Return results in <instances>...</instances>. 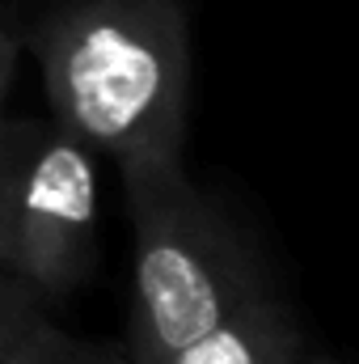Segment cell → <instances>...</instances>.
<instances>
[{
    "label": "cell",
    "instance_id": "cell-5",
    "mask_svg": "<svg viewBox=\"0 0 359 364\" xmlns=\"http://www.w3.org/2000/svg\"><path fill=\"white\" fill-rule=\"evenodd\" d=\"M0 364H127V356L97 348V343H81L64 335L51 318H43Z\"/></svg>",
    "mask_w": 359,
    "mask_h": 364
},
{
    "label": "cell",
    "instance_id": "cell-2",
    "mask_svg": "<svg viewBox=\"0 0 359 364\" xmlns=\"http://www.w3.org/2000/svg\"><path fill=\"white\" fill-rule=\"evenodd\" d=\"M136 225L127 364H161L211 331L267 275L228 212L186 178L182 161L123 166Z\"/></svg>",
    "mask_w": 359,
    "mask_h": 364
},
{
    "label": "cell",
    "instance_id": "cell-3",
    "mask_svg": "<svg viewBox=\"0 0 359 364\" xmlns=\"http://www.w3.org/2000/svg\"><path fill=\"white\" fill-rule=\"evenodd\" d=\"M0 263L43 301L72 296L97 267V149L51 119L13 182Z\"/></svg>",
    "mask_w": 359,
    "mask_h": 364
},
{
    "label": "cell",
    "instance_id": "cell-1",
    "mask_svg": "<svg viewBox=\"0 0 359 364\" xmlns=\"http://www.w3.org/2000/svg\"><path fill=\"white\" fill-rule=\"evenodd\" d=\"M51 123L97 157L170 166L186 149L190 21L178 0H64L26 34Z\"/></svg>",
    "mask_w": 359,
    "mask_h": 364
},
{
    "label": "cell",
    "instance_id": "cell-8",
    "mask_svg": "<svg viewBox=\"0 0 359 364\" xmlns=\"http://www.w3.org/2000/svg\"><path fill=\"white\" fill-rule=\"evenodd\" d=\"M17 55H21V34L0 17V102L13 85V73H17Z\"/></svg>",
    "mask_w": 359,
    "mask_h": 364
},
{
    "label": "cell",
    "instance_id": "cell-9",
    "mask_svg": "<svg viewBox=\"0 0 359 364\" xmlns=\"http://www.w3.org/2000/svg\"><path fill=\"white\" fill-rule=\"evenodd\" d=\"M309 364H338V360H334L330 352H313V356H309Z\"/></svg>",
    "mask_w": 359,
    "mask_h": 364
},
{
    "label": "cell",
    "instance_id": "cell-7",
    "mask_svg": "<svg viewBox=\"0 0 359 364\" xmlns=\"http://www.w3.org/2000/svg\"><path fill=\"white\" fill-rule=\"evenodd\" d=\"M38 132H43L38 119H9V114H0V220H4L13 182L21 174V161H26V153L34 149Z\"/></svg>",
    "mask_w": 359,
    "mask_h": 364
},
{
    "label": "cell",
    "instance_id": "cell-4",
    "mask_svg": "<svg viewBox=\"0 0 359 364\" xmlns=\"http://www.w3.org/2000/svg\"><path fill=\"white\" fill-rule=\"evenodd\" d=\"M161 364H300V331L263 279L211 331Z\"/></svg>",
    "mask_w": 359,
    "mask_h": 364
},
{
    "label": "cell",
    "instance_id": "cell-6",
    "mask_svg": "<svg viewBox=\"0 0 359 364\" xmlns=\"http://www.w3.org/2000/svg\"><path fill=\"white\" fill-rule=\"evenodd\" d=\"M47 318V301L13 272L0 263V360Z\"/></svg>",
    "mask_w": 359,
    "mask_h": 364
}]
</instances>
